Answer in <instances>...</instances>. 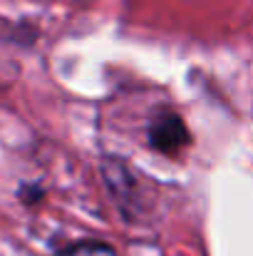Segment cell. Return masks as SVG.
Returning a JSON list of instances; mask_svg holds the SVG:
<instances>
[{
    "instance_id": "3957f363",
    "label": "cell",
    "mask_w": 253,
    "mask_h": 256,
    "mask_svg": "<svg viewBox=\"0 0 253 256\" xmlns=\"http://www.w3.org/2000/svg\"><path fill=\"white\" fill-rule=\"evenodd\" d=\"M12 38H15V28L0 18V40H12Z\"/></svg>"
},
{
    "instance_id": "7a4b0ae2",
    "label": "cell",
    "mask_w": 253,
    "mask_h": 256,
    "mask_svg": "<svg viewBox=\"0 0 253 256\" xmlns=\"http://www.w3.org/2000/svg\"><path fill=\"white\" fill-rule=\"evenodd\" d=\"M60 256H114V252L107 244H97V242H82L70 246L67 252H62Z\"/></svg>"
},
{
    "instance_id": "6da1fadb",
    "label": "cell",
    "mask_w": 253,
    "mask_h": 256,
    "mask_svg": "<svg viewBox=\"0 0 253 256\" xmlns=\"http://www.w3.org/2000/svg\"><path fill=\"white\" fill-rule=\"evenodd\" d=\"M191 142V137H189V130H186V124H184V120L176 114V112H159L154 120H152V124H149V144L157 150V152H162V154H167V157H174V154H179L186 144Z\"/></svg>"
}]
</instances>
